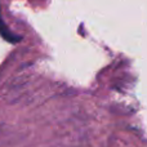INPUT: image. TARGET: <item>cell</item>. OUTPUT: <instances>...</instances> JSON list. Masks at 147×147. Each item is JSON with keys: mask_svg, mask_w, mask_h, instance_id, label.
<instances>
[{"mask_svg": "<svg viewBox=\"0 0 147 147\" xmlns=\"http://www.w3.org/2000/svg\"><path fill=\"white\" fill-rule=\"evenodd\" d=\"M0 35H1L5 40L9 41V43H16V41L20 40V39H18L17 36L13 35L12 31H10L9 28L5 26L4 21H3V17H1V13H0Z\"/></svg>", "mask_w": 147, "mask_h": 147, "instance_id": "6da1fadb", "label": "cell"}]
</instances>
